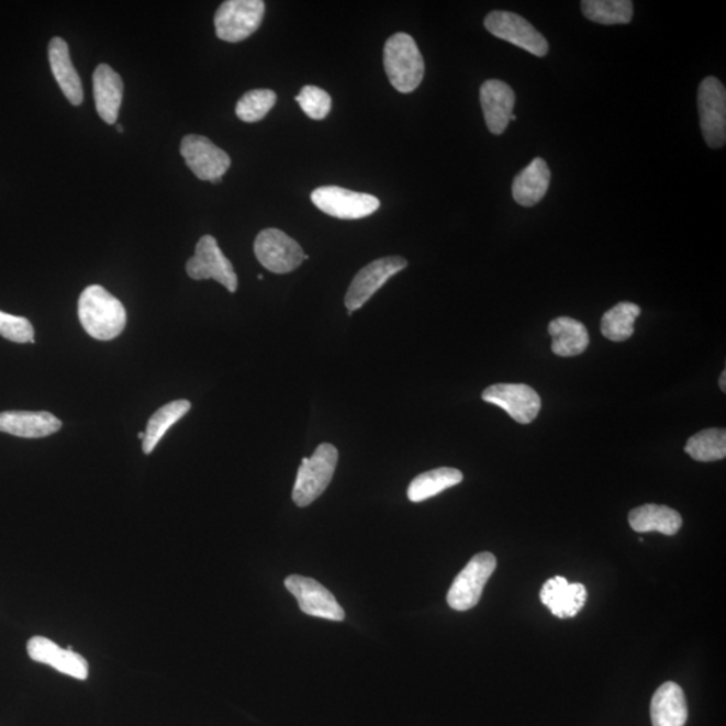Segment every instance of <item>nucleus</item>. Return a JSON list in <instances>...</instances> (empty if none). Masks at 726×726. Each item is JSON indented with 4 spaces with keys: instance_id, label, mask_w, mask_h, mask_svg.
I'll use <instances>...</instances> for the list:
<instances>
[{
    "instance_id": "obj_1",
    "label": "nucleus",
    "mask_w": 726,
    "mask_h": 726,
    "mask_svg": "<svg viewBox=\"0 0 726 726\" xmlns=\"http://www.w3.org/2000/svg\"><path fill=\"white\" fill-rule=\"evenodd\" d=\"M78 317L92 338L112 340L127 325V312L120 300L101 286H89L78 299Z\"/></svg>"
},
{
    "instance_id": "obj_2",
    "label": "nucleus",
    "mask_w": 726,
    "mask_h": 726,
    "mask_svg": "<svg viewBox=\"0 0 726 726\" xmlns=\"http://www.w3.org/2000/svg\"><path fill=\"white\" fill-rule=\"evenodd\" d=\"M383 66L390 83L400 93H412L422 83L425 64L418 46L410 34L398 33L383 47Z\"/></svg>"
},
{
    "instance_id": "obj_3",
    "label": "nucleus",
    "mask_w": 726,
    "mask_h": 726,
    "mask_svg": "<svg viewBox=\"0 0 726 726\" xmlns=\"http://www.w3.org/2000/svg\"><path fill=\"white\" fill-rule=\"evenodd\" d=\"M338 463V449L333 444L323 443L311 458H303L298 470L292 500L299 507L310 506L332 483Z\"/></svg>"
},
{
    "instance_id": "obj_4",
    "label": "nucleus",
    "mask_w": 726,
    "mask_h": 726,
    "mask_svg": "<svg viewBox=\"0 0 726 726\" xmlns=\"http://www.w3.org/2000/svg\"><path fill=\"white\" fill-rule=\"evenodd\" d=\"M266 3L263 0H227L214 16L217 37L222 41L242 42L259 30Z\"/></svg>"
},
{
    "instance_id": "obj_5",
    "label": "nucleus",
    "mask_w": 726,
    "mask_h": 726,
    "mask_svg": "<svg viewBox=\"0 0 726 726\" xmlns=\"http://www.w3.org/2000/svg\"><path fill=\"white\" fill-rule=\"evenodd\" d=\"M495 568L496 558L493 554L483 551L473 556L449 588L447 595L449 607L459 612L476 607Z\"/></svg>"
},
{
    "instance_id": "obj_6",
    "label": "nucleus",
    "mask_w": 726,
    "mask_h": 726,
    "mask_svg": "<svg viewBox=\"0 0 726 726\" xmlns=\"http://www.w3.org/2000/svg\"><path fill=\"white\" fill-rule=\"evenodd\" d=\"M311 201L323 213L339 220H361L377 212L381 203L377 197L358 191L323 186L312 191Z\"/></svg>"
},
{
    "instance_id": "obj_7",
    "label": "nucleus",
    "mask_w": 726,
    "mask_h": 726,
    "mask_svg": "<svg viewBox=\"0 0 726 726\" xmlns=\"http://www.w3.org/2000/svg\"><path fill=\"white\" fill-rule=\"evenodd\" d=\"M699 112L702 135L711 148L726 142V91L716 77H706L699 88Z\"/></svg>"
},
{
    "instance_id": "obj_8",
    "label": "nucleus",
    "mask_w": 726,
    "mask_h": 726,
    "mask_svg": "<svg viewBox=\"0 0 726 726\" xmlns=\"http://www.w3.org/2000/svg\"><path fill=\"white\" fill-rule=\"evenodd\" d=\"M255 255L264 268L278 275L295 271L309 259L299 243L279 230L259 233L255 242Z\"/></svg>"
},
{
    "instance_id": "obj_9",
    "label": "nucleus",
    "mask_w": 726,
    "mask_h": 726,
    "mask_svg": "<svg viewBox=\"0 0 726 726\" xmlns=\"http://www.w3.org/2000/svg\"><path fill=\"white\" fill-rule=\"evenodd\" d=\"M484 27L494 37L507 41L537 57L549 52L548 41L525 18L510 11H493L484 20Z\"/></svg>"
},
{
    "instance_id": "obj_10",
    "label": "nucleus",
    "mask_w": 726,
    "mask_h": 726,
    "mask_svg": "<svg viewBox=\"0 0 726 726\" xmlns=\"http://www.w3.org/2000/svg\"><path fill=\"white\" fill-rule=\"evenodd\" d=\"M181 155L198 179L212 183H220L232 164L231 156L224 149L201 135L185 136Z\"/></svg>"
},
{
    "instance_id": "obj_11",
    "label": "nucleus",
    "mask_w": 726,
    "mask_h": 726,
    "mask_svg": "<svg viewBox=\"0 0 726 726\" xmlns=\"http://www.w3.org/2000/svg\"><path fill=\"white\" fill-rule=\"evenodd\" d=\"M186 271L191 279H213L224 286L227 291H237L238 280L232 263L226 259L219 247L217 239L210 234L198 242L196 255L186 264Z\"/></svg>"
},
{
    "instance_id": "obj_12",
    "label": "nucleus",
    "mask_w": 726,
    "mask_h": 726,
    "mask_svg": "<svg viewBox=\"0 0 726 726\" xmlns=\"http://www.w3.org/2000/svg\"><path fill=\"white\" fill-rule=\"evenodd\" d=\"M406 267L407 261L404 257L389 256L370 263L369 266L362 268L353 279L349 291L346 293L345 304L347 311L353 314L354 311L364 308L368 300L382 286H386L390 278H393L394 275Z\"/></svg>"
},
{
    "instance_id": "obj_13",
    "label": "nucleus",
    "mask_w": 726,
    "mask_h": 726,
    "mask_svg": "<svg viewBox=\"0 0 726 726\" xmlns=\"http://www.w3.org/2000/svg\"><path fill=\"white\" fill-rule=\"evenodd\" d=\"M482 399L502 407L520 424H530L541 411V398L525 383H495L484 390Z\"/></svg>"
},
{
    "instance_id": "obj_14",
    "label": "nucleus",
    "mask_w": 726,
    "mask_h": 726,
    "mask_svg": "<svg viewBox=\"0 0 726 726\" xmlns=\"http://www.w3.org/2000/svg\"><path fill=\"white\" fill-rule=\"evenodd\" d=\"M284 585L297 597L299 607L305 615L333 622L345 619V611L337 599L316 580L292 574L286 579Z\"/></svg>"
},
{
    "instance_id": "obj_15",
    "label": "nucleus",
    "mask_w": 726,
    "mask_h": 726,
    "mask_svg": "<svg viewBox=\"0 0 726 726\" xmlns=\"http://www.w3.org/2000/svg\"><path fill=\"white\" fill-rule=\"evenodd\" d=\"M27 654L34 662L52 666L59 673L86 681L89 675L87 659L69 649H62L45 636H33L27 641Z\"/></svg>"
},
{
    "instance_id": "obj_16",
    "label": "nucleus",
    "mask_w": 726,
    "mask_h": 726,
    "mask_svg": "<svg viewBox=\"0 0 726 726\" xmlns=\"http://www.w3.org/2000/svg\"><path fill=\"white\" fill-rule=\"evenodd\" d=\"M480 105L491 134L502 135L514 115L515 93L509 83L501 80L484 81L480 87Z\"/></svg>"
},
{
    "instance_id": "obj_17",
    "label": "nucleus",
    "mask_w": 726,
    "mask_h": 726,
    "mask_svg": "<svg viewBox=\"0 0 726 726\" xmlns=\"http://www.w3.org/2000/svg\"><path fill=\"white\" fill-rule=\"evenodd\" d=\"M541 602L560 619L574 617L583 610L587 602V588L584 584H569L566 578L549 579L539 593Z\"/></svg>"
},
{
    "instance_id": "obj_18",
    "label": "nucleus",
    "mask_w": 726,
    "mask_h": 726,
    "mask_svg": "<svg viewBox=\"0 0 726 726\" xmlns=\"http://www.w3.org/2000/svg\"><path fill=\"white\" fill-rule=\"evenodd\" d=\"M63 423L49 412L10 411L0 413V432L23 439H41L62 429Z\"/></svg>"
},
{
    "instance_id": "obj_19",
    "label": "nucleus",
    "mask_w": 726,
    "mask_h": 726,
    "mask_svg": "<svg viewBox=\"0 0 726 726\" xmlns=\"http://www.w3.org/2000/svg\"><path fill=\"white\" fill-rule=\"evenodd\" d=\"M124 86L122 77L110 65L101 64L93 74L96 110L107 124H116L122 107Z\"/></svg>"
},
{
    "instance_id": "obj_20",
    "label": "nucleus",
    "mask_w": 726,
    "mask_h": 726,
    "mask_svg": "<svg viewBox=\"0 0 726 726\" xmlns=\"http://www.w3.org/2000/svg\"><path fill=\"white\" fill-rule=\"evenodd\" d=\"M652 726H685L688 704L685 693L674 682H666L651 700Z\"/></svg>"
},
{
    "instance_id": "obj_21",
    "label": "nucleus",
    "mask_w": 726,
    "mask_h": 726,
    "mask_svg": "<svg viewBox=\"0 0 726 726\" xmlns=\"http://www.w3.org/2000/svg\"><path fill=\"white\" fill-rule=\"evenodd\" d=\"M550 169L543 158L532 160L513 181V198L521 206L532 208L544 200L550 186Z\"/></svg>"
},
{
    "instance_id": "obj_22",
    "label": "nucleus",
    "mask_w": 726,
    "mask_h": 726,
    "mask_svg": "<svg viewBox=\"0 0 726 726\" xmlns=\"http://www.w3.org/2000/svg\"><path fill=\"white\" fill-rule=\"evenodd\" d=\"M49 63L53 76L66 99L74 105H81L83 101L81 78L71 63L69 46L65 40L54 37L51 41Z\"/></svg>"
},
{
    "instance_id": "obj_23",
    "label": "nucleus",
    "mask_w": 726,
    "mask_h": 726,
    "mask_svg": "<svg viewBox=\"0 0 726 726\" xmlns=\"http://www.w3.org/2000/svg\"><path fill=\"white\" fill-rule=\"evenodd\" d=\"M548 332L551 339V351L560 357H576L583 354L590 346V335L583 323L572 317H556L549 323Z\"/></svg>"
},
{
    "instance_id": "obj_24",
    "label": "nucleus",
    "mask_w": 726,
    "mask_h": 726,
    "mask_svg": "<svg viewBox=\"0 0 726 726\" xmlns=\"http://www.w3.org/2000/svg\"><path fill=\"white\" fill-rule=\"evenodd\" d=\"M628 522L636 533L658 532L664 536H674L682 526L680 513L674 509L659 505L634 509L628 515Z\"/></svg>"
},
{
    "instance_id": "obj_25",
    "label": "nucleus",
    "mask_w": 726,
    "mask_h": 726,
    "mask_svg": "<svg viewBox=\"0 0 726 726\" xmlns=\"http://www.w3.org/2000/svg\"><path fill=\"white\" fill-rule=\"evenodd\" d=\"M463 473L456 468L440 467L436 470L420 473L412 480L407 489V498L413 503L424 502L461 483Z\"/></svg>"
},
{
    "instance_id": "obj_26",
    "label": "nucleus",
    "mask_w": 726,
    "mask_h": 726,
    "mask_svg": "<svg viewBox=\"0 0 726 726\" xmlns=\"http://www.w3.org/2000/svg\"><path fill=\"white\" fill-rule=\"evenodd\" d=\"M191 410L190 401L177 400L169 402L156 411L148 420L146 432H144L143 453L149 455L159 442L164 439L167 431L177 424L186 413Z\"/></svg>"
},
{
    "instance_id": "obj_27",
    "label": "nucleus",
    "mask_w": 726,
    "mask_h": 726,
    "mask_svg": "<svg viewBox=\"0 0 726 726\" xmlns=\"http://www.w3.org/2000/svg\"><path fill=\"white\" fill-rule=\"evenodd\" d=\"M581 10L587 20L600 25H626L633 20L634 3L632 0H584Z\"/></svg>"
},
{
    "instance_id": "obj_28",
    "label": "nucleus",
    "mask_w": 726,
    "mask_h": 726,
    "mask_svg": "<svg viewBox=\"0 0 726 726\" xmlns=\"http://www.w3.org/2000/svg\"><path fill=\"white\" fill-rule=\"evenodd\" d=\"M640 315L638 304L622 302L610 309L602 317V334L612 342H624L633 337L635 321Z\"/></svg>"
},
{
    "instance_id": "obj_29",
    "label": "nucleus",
    "mask_w": 726,
    "mask_h": 726,
    "mask_svg": "<svg viewBox=\"0 0 726 726\" xmlns=\"http://www.w3.org/2000/svg\"><path fill=\"white\" fill-rule=\"evenodd\" d=\"M685 453L697 461L723 460L726 456V431L711 428L690 437Z\"/></svg>"
},
{
    "instance_id": "obj_30",
    "label": "nucleus",
    "mask_w": 726,
    "mask_h": 726,
    "mask_svg": "<svg viewBox=\"0 0 726 726\" xmlns=\"http://www.w3.org/2000/svg\"><path fill=\"white\" fill-rule=\"evenodd\" d=\"M278 100L271 89H254L243 96L236 105V115L245 123H257L268 115Z\"/></svg>"
},
{
    "instance_id": "obj_31",
    "label": "nucleus",
    "mask_w": 726,
    "mask_h": 726,
    "mask_svg": "<svg viewBox=\"0 0 726 726\" xmlns=\"http://www.w3.org/2000/svg\"><path fill=\"white\" fill-rule=\"evenodd\" d=\"M295 100L305 115L314 120L325 119L333 107L332 96L314 86L304 87Z\"/></svg>"
},
{
    "instance_id": "obj_32",
    "label": "nucleus",
    "mask_w": 726,
    "mask_h": 726,
    "mask_svg": "<svg viewBox=\"0 0 726 726\" xmlns=\"http://www.w3.org/2000/svg\"><path fill=\"white\" fill-rule=\"evenodd\" d=\"M0 335L15 344H34V327L26 317L0 311Z\"/></svg>"
},
{
    "instance_id": "obj_33",
    "label": "nucleus",
    "mask_w": 726,
    "mask_h": 726,
    "mask_svg": "<svg viewBox=\"0 0 726 726\" xmlns=\"http://www.w3.org/2000/svg\"><path fill=\"white\" fill-rule=\"evenodd\" d=\"M725 378H726V371L724 370L722 377H719V388H722L723 392H726Z\"/></svg>"
},
{
    "instance_id": "obj_34",
    "label": "nucleus",
    "mask_w": 726,
    "mask_h": 726,
    "mask_svg": "<svg viewBox=\"0 0 726 726\" xmlns=\"http://www.w3.org/2000/svg\"><path fill=\"white\" fill-rule=\"evenodd\" d=\"M137 437H139V439L143 440L144 439V432H141V434L137 435Z\"/></svg>"
},
{
    "instance_id": "obj_35",
    "label": "nucleus",
    "mask_w": 726,
    "mask_h": 726,
    "mask_svg": "<svg viewBox=\"0 0 726 726\" xmlns=\"http://www.w3.org/2000/svg\"><path fill=\"white\" fill-rule=\"evenodd\" d=\"M116 129H118L119 132H123V127H122V125H119V124H118V125H116Z\"/></svg>"
}]
</instances>
